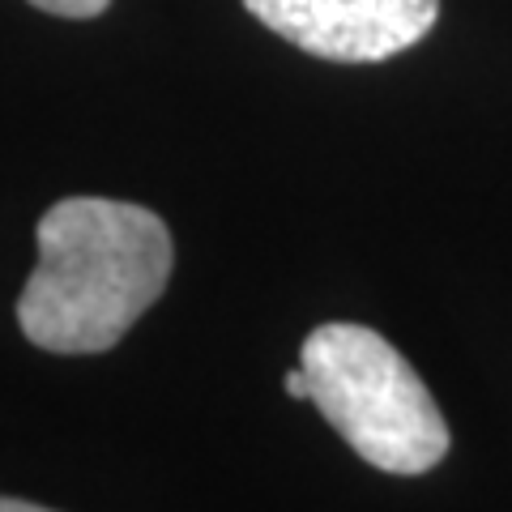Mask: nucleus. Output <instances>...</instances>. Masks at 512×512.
I'll list each match as a JSON object with an SVG mask.
<instances>
[{"label": "nucleus", "mask_w": 512, "mask_h": 512, "mask_svg": "<svg viewBox=\"0 0 512 512\" xmlns=\"http://www.w3.org/2000/svg\"><path fill=\"white\" fill-rule=\"evenodd\" d=\"M39 265L18 299L26 342L52 355H103L167 291L175 244L146 205L64 197L39 218Z\"/></svg>", "instance_id": "f257e3e1"}, {"label": "nucleus", "mask_w": 512, "mask_h": 512, "mask_svg": "<svg viewBox=\"0 0 512 512\" xmlns=\"http://www.w3.org/2000/svg\"><path fill=\"white\" fill-rule=\"evenodd\" d=\"M308 402L338 436L384 474H427L448 457V423L431 389L389 338L367 325L329 320L299 350Z\"/></svg>", "instance_id": "f03ea898"}, {"label": "nucleus", "mask_w": 512, "mask_h": 512, "mask_svg": "<svg viewBox=\"0 0 512 512\" xmlns=\"http://www.w3.org/2000/svg\"><path fill=\"white\" fill-rule=\"evenodd\" d=\"M244 9L299 52L338 64L389 60L440 18V0H244Z\"/></svg>", "instance_id": "7ed1b4c3"}, {"label": "nucleus", "mask_w": 512, "mask_h": 512, "mask_svg": "<svg viewBox=\"0 0 512 512\" xmlns=\"http://www.w3.org/2000/svg\"><path fill=\"white\" fill-rule=\"evenodd\" d=\"M43 13H56V18H99V13L111 5V0H30Z\"/></svg>", "instance_id": "20e7f679"}, {"label": "nucleus", "mask_w": 512, "mask_h": 512, "mask_svg": "<svg viewBox=\"0 0 512 512\" xmlns=\"http://www.w3.org/2000/svg\"><path fill=\"white\" fill-rule=\"evenodd\" d=\"M286 397H295V402H308V376H303V367H295V372H286Z\"/></svg>", "instance_id": "39448f33"}, {"label": "nucleus", "mask_w": 512, "mask_h": 512, "mask_svg": "<svg viewBox=\"0 0 512 512\" xmlns=\"http://www.w3.org/2000/svg\"><path fill=\"white\" fill-rule=\"evenodd\" d=\"M0 512H56V508H43V504H30V500H13V495H0Z\"/></svg>", "instance_id": "423d86ee"}]
</instances>
